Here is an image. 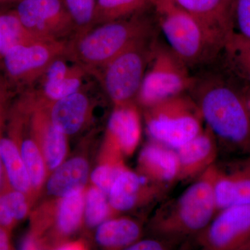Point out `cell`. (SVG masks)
Returning <instances> with one entry per match:
<instances>
[{"mask_svg":"<svg viewBox=\"0 0 250 250\" xmlns=\"http://www.w3.org/2000/svg\"><path fill=\"white\" fill-rule=\"evenodd\" d=\"M65 57H59L48 67L41 77L42 91L46 98L57 101L80 91L83 78L88 72L79 64L67 63Z\"/></svg>","mask_w":250,"mask_h":250,"instance_id":"16","label":"cell"},{"mask_svg":"<svg viewBox=\"0 0 250 250\" xmlns=\"http://www.w3.org/2000/svg\"><path fill=\"white\" fill-rule=\"evenodd\" d=\"M0 156L10 187L27 193L31 187L27 167L21 155V148L15 140L1 136Z\"/></svg>","mask_w":250,"mask_h":250,"instance_id":"21","label":"cell"},{"mask_svg":"<svg viewBox=\"0 0 250 250\" xmlns=\"http://www.w3.org/2000/svg\"><path fill=\"white\" fill-rule=\"evenodd\" d=\"M3 65V58L0 56V66Z\"/></svg>","mask_w":250,"mask_h":250,"instance_id":"40","label":"cell"},{"mask_svg":"<svg viewBox=\"0 0 250 250\" xmlns=\"http://www.w3.org/2000/svg\"><path fill=\"white\" fill-rule=\"evenodd\" d=\"M155 1L156 0H96L92 27L146 12L154 8Z\"/></svg>","mask_w":250,"mask_h":250,"instance_id":"22","label":"cell"},{"mask_svg":"<svg viewBox=\"0 0 250 250\" xmlns=\"http://www.w3.org/2000/svg\"><path fill=\"white\" fill-rule=\"evenodd\" d=\"M214 188L218 212L250 205V157L224 167L215 164Z\"/></svg>","mask_w":250,"mask_h":250,"instance_id":"12","label":"cell"},{"mask_svg":"<svg viewBox=\"0 0 250 250\" xmlns=\"http://www.w3.org/2000/svg\"><path fill=\"white\" fill-rule=\"evenodd\" d=\"M233 27L236 32L250 39V0H235Z\"/></svg>","mask_w":250,"mask_h":250,"instance_id":"31","label":"cell"},{"mask_svg":"<svg viewBox=\"0 0 250 250\" xmlns=\"http://www.w3.org/2000/svg\"><path fill=\"white\" fill-rule=\"evenodd\" d=\"M215 164L177 198L156 210L150 227L157 238L172 242L203 231L217 214Z\"/></svg>","mask_w":250,"mask_h":250,"instance_id":"3","label":"cell"},{"mask_svg":"<svg viewBox=\"0 0 250 250\" xmlns=\"http://www.w3.org/2000/svg\"><path fill=\"white\" fill-rule=\"evenodd\" d=\"M65 1L76 25L75 35L89 30L93 24L96 0H65Z\"/></svg>","mask_w":250,"mask_h":250,"instance_id":"29","label":"cell"},{"mask_svg":"<svg viewBox=\"0 0 250 250\" xmlns=\"http://www.w3.org/2000/svg\"><path fill=\"white\" fill-rule=\"evenodd\" d=\"M16 11L23 25L45 40H67L76 25L65 0H20Z\"/></svg>","mask_w":250,"mask_h":250,"instance_id":"9","label":"cell"},{"mask_svg":"<svg viewBox=\"0 0 250 250\" xmlns=\"http://www.w3.org/2000/svg\"><path fill=\"white\" fill-rule=\"evenodd\" d=\"M69 40H41L16 46L3 57L9 80L29 84L41 80L49 65L59 57L66 56Z\"/></svg>","mask_w":250,"mask_h":250,"instance_id":"8","label":"cell"},{"mask_svg":"<svg viewBox=\"0 0 250 250\" xmlns=\"http://www.w3.org/2000/svg\"><path fill=\"white\" fill-rule=\"evenodd\" d=\"M197 236L204 250H246L250 243V205L220 210Z\"/></svg>","mask_w":250,"mask_h":250,"instance_id":"10","label":"cell"},{"mask_svg":"<svg viewBox=\"0 0 250 250\" xmlns=\"http://www.w3.org/2000/svg\"><path fill=\"white\" fill-rule=\"evenodd\" d=\"M199 23L217 52H221L234 31L233 4L231 0H167Z\"/></svg>","mask_w":250,"mask_h":250,"instance_id":"11","label":"cell"},{"mask_svg":"<svg viewBox=\"0 0 250 250\" xmlns=\"http://www.w3.org/2000/svg\"><path fill=\"white\" fill-rule=\"evenodd\" d=\"M246 250H250V243L248 245V247H247Z\"/></svg>","mask_w":250,"mask_h":250,"instance_id":"41","label":"cell"},{"mask_svg":"<svg viewBox=\"0 0 250 250\" xmlns=\"http://www.w3.org/2000/svg\"><path fill=\"white\" fill-rule=\"evenodd\" d=\"M20 0H0V3H17Z\"/></svg>","mask_w":250,"mask_h":250,"instance_id":"39","label":"cell"},{"mask_svg":"<svg viewBox=\"0 0 250 250\" xmlns=\"http://www.w3.org/2000/svg\"><path fill=\"white\" fill-rule=\"evenodd\" d=\"M146 13L95 26L74 35L69 40L65 58L95 76L125 49L154 36V22Z\"/></svg>","mask_w":250,"mask_h":250,"instance_id":"2","label":"cell"},{"mask_svg":"<svg viewBox=\"0 0 250 250\" xmlns=\"http://www.w3.org/2000/svg\"><path fill=\"white\" fill-rule=\"evenodd\" d=\"M140 174L167 189L178 182L179 161L176 149L157 142L147 145L140 154Z\"/></svg>","mask_w":250,"mask_h":250,"instance_id":"15","label":"cell"},{"mask_svg":"<svg viewBox=\"0 0 250 250\" xmlns=\"http://www.w3.org/2000/svg\"><path fill=\"white\" fill-rule=\"evenodd\" d=\"M4 80H0V131H1V124H2L3 114H4V103L7 96V84ZM2 135L0 133V139ZM2 163H1V156H0V186L2 178Z\"/></svg>","mask_w":250,"mask_h":250,"instance_id":"34","label":"cell"},{"mask_svg":"<svg viewBox=\"0 0 250 250\" xmlns=\"http://www.w3.org/2000/svg\"><path fill=\"white\" fill-rule=\"evenodd\" d=\"M16 222L14 210L6 194L0 193V226L9 229Z\"/></svg>","mask_w":250,"mask_h":250,"instance_id":"32","label":"cell"},{"mask_svg":"<svg viewBox=\"0 0 250 250\" xmlns=\"http://www.w3.org/2000/svg\"><path fill=\"white\" fill-rule=\"evenodd\" d=\"M179 161L178 182L201 175L215 164L218 155L217 139L206 126L200 134L176 149Z\"/></svg>","mask_w":250,"mask_h":250,"instance_id":"14","label":"cell"},{"mask_svg":"<svg viewBox=\"0 0 250 250\" xmlns=\"http://www.w3.org/2000/svg\"><path fill=\"white\" fill-rule=\"evenodd\" d=\"M44 133V155L47 167L55 170L62 164L67 151L65 134L52 125L48 115L40 111L34 117Z\"/></svg>","mask_w":250,"mask_h":250,"instance_id":"24","label":"cell"},{"mask_svg":"<svg viewBox=\"0 0 250 250\" xmlns=\"http://www.w3.org/2000/svg\"><path fill=\"white\" fill-rule=\"evenodd\" d=\"M49 116L52 125L65 135L75 134L85 123L89 101L80 91L53 102Z\"/></svg>","mask_w":250,"mask_h":250,"instance_id":"18","label":"cell"},{"mask_svg":"<svg viewBox=\"0 0 250 250\" xmlns=\"http://www.w3.org/2000/svg\"><path fill=\"white\" fill-rule=\"evenodd\" d=\"M166 190L144 176L125 168L108 192V203L113 210L127 211L141 204L156 202Z\"/></svg>","mask_w":250,"mask_h":250,"instance_id":"13","label":"cell"},{"mask_svg":"<svg viewBox=\"0 0 250 250\" xmlns=\"http://www.w3.org/2000/svg\"><path fill=\"white\" fill-rule=\"evenodd\" d=\"M170 241L156 238L137 241L126 248L127 250H168Z\"/></svg>","mask_w":250,"mask_h":250,"instance_id":"33","label":"cell"},{"mask_svg":"<svg viewBox=\"0 0 250 250\" xmlns=\"http://www.w3.org/2000/svg\"><path fill=\"white\" fill-rule=\"evenodd\" d=\"M78 249V246L74 244L65 245L60 248V250H77Z\"/></svg>","mask_w":250,"mask_h":250,"instance_id":"38","label":"cell"},{"mask_svg":"<svg viewBox=\"0 0 250 250\" xmlns=\"http://www.w3.org/2000/svg\"><path fill=\"white\" fill-rule=\"evenodd\" d=\"M108 131L116 149L126 155L134 152L141 139V125L132 104L116 106L108 121Z\"/></svg>","mask_w":250,"mask_h":250,"instance_id":"17","label":"cell"},{"mask_svg":"<svg viewBox=\"0 0 250 250\" xmlns=\"http://www.w3.org/2000/svg\"><path fill=\"white\" fill-rule=\"evenodd\" d=\"M141 234L139 223L129 218H117L100 224L95 238L99 244L106 248H126L139 241Z\"/></svg>","mask_w":250,"mask_h":250,"instance_id":"20","label":"cell"},{"mask_svg":"<svg viewBox=\"0 0 250 250\" xmlns=\"http://www.w3.org/2000/svg\"><path fill=\"white\" fill-rule=\"evenodd\" d=\"M190 90L195 92L192 98L204 122L216 139L250 154V110L244 90L220 77L195 79Z\"/></svg>","mask_w":250,"mask_h":250,"instance_id":"1","label":"cell"},{"mask_svg":"<svg viewBox=\"0 0 250 250\" xmlns=\"http://www.w3.org/2000/svg\"><path fill=\"white\" fill-rule=\"evenodd\" d=\"M195 78L188 65L170 48L155 41L138 100L145 108L190 90Z\"/></svg>","mask_w":250,"mask_h":250,"instance_id":"5","label":"cell"},{"mask_svg":"<svg viewBox=\"0 0 250 250\" xmlns=\"http://www.w3.org/2000/svg\"><path fill=\"white\" fill-rule=\"evenodd\" d=\"M245 95H246L247 102H248V106L250 110V85L244 90Z\"/></svg>","mask_w":250,"mask_h":250,"instance_id":"37","label":"cell"},{"mask_svg":"<svg viewBox=\"0 0 250 250\" xmlns=\"http://www.w3.org/2000/svg\"><path fill=\"white\" fill-rule=\"evenodd\" d=\"M154 9L169 46L188 67L218 54L201 26L183 10L167 0H156Z\"/></svg>","mask_w":250,"mask_h":250,"instance_id":"6","label":"cell"},{"mask_svg":"<svg viewBox=\"0 0 250 250\" xmlns=\"http://www.w3.org/2000/svg\"><path fill=\"white\" fill-rule=\"evenodd\" d=\"M231 1H235V0H231Z\"/></svg>","mask_w":250,"mask_h":250,"instance_id":"42","label":"cell"},{"mask_svg":"<svg viewBox=\"0 0 250 250\" xmlns=\"http://www.w3.org/2000/svg\"><path fill=\"white\" fill-rule=\"evenodd\" d=\"M84 205L82 190L62 197L59 207L57 224L62 233H70L77 229L83 216Z\"/></svg>","mask_w":250,"mask_h":250,"instance_id":"26","label":"cell"},{"mask_svg":"<svg viewBox=\"0 0 250 250\" xmlns=\"http://www.w3.org/2000/svg\"><path fill=\"white\" fill-rule=\"evenodd\" d=\"M35 242L31 238H27L22 242L21 249L22 250H33L35 249Z\"/></svg>","mask_w":250,"mask_h":250,"instance_id":"36","label":"cell"},{"mask_svg":"<svg viewBox=\"0 0 250 250\" xmlns=\"http://www.w3.org/2000/svg\"><path fill=\"white\" fill-rule=\"evenodd\" d=\"M155 41L152 36L131 46L95 75L116 106L130 104L138 96Z\"/></svg>","mask_w":250,"mask_h":250,"instance_id":"7","label":"cell"},{"mask_svg":"<svg viewBox=\"0 0 250 250\" xmlns=\"http://www.w3.org/2000/svg\"><path fill=\"white\" fill-rule=\"evenodd\" d=\"M89 166L82 158H74L61 164L47 182V191L59 197L81 190L88 180Z\"/></svg>","mask_w":250,"mask_h":250,"instance_id":"19","label":"cell"},{"mask_svg":"<svg viewBox=\"0 0 250 250\" xmlns=\"http://www.w3.org/2000/svg\"><path fill=\"white\" fill-rule=\"evenodd\" d=\"M20 148L30 178L31 187H40L45 177V165L39 147L33 140L25 139L21 143Z\"/></svg>","mask_w":250,"mask_h":250,"instance_id":"27","label":"cell"},{"mask_svg":"<svg viewBox=\"0 0 250 250\" xmlns=\"http://www.w3.org/2000/svg\"><path fill=\"white\" fill-rule=\"evenodd\" d=\"M38 37L23 25L16 11L0 14V56L16 46L27 45L38 41Z\"/></svg>","mask_w":250,"mask_h":250,"instance_id":"23","label":"cell"},{"mask_svg":"<svg viewBox=\"0 0 250 250\" xmlns=\"http://www.w3.org/2000/svg\"><path fill=\"white\" fill-rule=\"evenodd\" d=\"M124 169L125 167L118 163L104 164L95 168L92 172L90 178L95 187L108 195L116 179Z\"/></svg>","mask_w":250,"mask_h":250,"instance_id":"30","label":"cell"},{"mask_svg":"<svg viewBox=\"0 0 250 250\" xmlns=\"http://www.w3.org/2000/svg\"><path fill=\"white\" fill-rule=\"evenodd\" d=\"M222 51L231 71L250 83V39L233 31Z\"/></svg>","mask_w":250,"mask_h":250,"instance_id":"25","label":"cell"},{"mask_svg":"<svg viewBox=\"0 0 250 250\" xmlns=\"http://www.w3.org/2000/svg\"><path fill=\"white\" fill-rule=\"evenodd\" d=\"M108 195L98 188H92L85 199V221L90 227L98 226L107 218L110 207Z\"/></svg>","mask_w":250,"mask_h":250,"instance_id":"28","label":"cell"},{"mask_svg":"<svg viewBox=\"0 0 250 250\" xmlns=\"http://www.w3.org/2000/svg\"><path fill=\"white\" fill-rule=\"evenodd\" d=\"M8 229H9L0 226V250L11 249Z\"/></svg>","mask_w":250,"mask_h":250,"instance_id":"35","label":"cell"},{"mask_svg":"<svg viewBox=\"0 0 250 250\" xmlns=\"http://www.w3.org/2000/svg\"><path fill=\"white\" fill-rule=\"evenodd\" d=\"M147 134L154 141L177 149L203 130L197 103L186 93L146 108Z\"/></svg>","mask_w":250,"mask_h":250,"instance_id":"4","label":"cell"}]
</instances>
